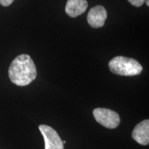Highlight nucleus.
I'll use <instances>...</instances> for the list:
<instances>
[{
  "label": "nucleus",
  "mask_w": 149,
  "mask_h": 149,
  "mask_svg": "<svg viewBox=\"0 0 149 149\" xmlns=\"http://www.w3.org/2000/svg\"><path fill=\"white\" fill-rule=\"evenodd\" d=\"M10 81L19 86L31 84L37 77V69L34 61L29 55L22 54L17 56L8 69Z\"/></svg>",
  "instance_id": "1"
},
{
  "label": "nucleus",
  "mask_w": 149,
  "mask_h": 149,
  "mask_svg": "<svg viewBox=\"0 0 149 149\" xmlns=\"http://www.w3.org/2000/svg\"><path fill=\"white\" fill-rule=\"evenodd\" d=\"M109 69L113 73L122 76H135L142 71L141 65L136 59L117 56L109 61Z\"/></svg>",
  "instance_id": "2"
},
{
  "label": "nucleus",
  "mask_w": 149,
  "mask_h": 149,
  "mask_svg": "<svg viewBox=\"0 0 149 149\" xmlns=\"http://www.w3.org/2000/svg\"><path fill=\"white\" fill-rule=\"evenodd\" d=\"M93 114L99 124L110 129L117 128L120 123V115L112 110L97 108L93 110Z\"/></svg>",
  "instance_id": "3"
},
{
  "label": "nucleus",
  "mask_w": 149,
  "mask_h": 149,
  "mask_svg": "<svg viewBox=\"0 0 149 149\" xmlns=\"http://www.w3.org/2000/svg\"><path fill=\"white\" fill-rule=\"evenodd\" d=\"M39 129L45 141V149H64L63 141L53 128L42 124L39 126Z\"/></svg>",
  "instance_id": "4"
},
{
  "label": "nucleus",
  "mask_w": 149,
  "mask_h": 149,
  "mask_svg": "<svg viewBox=\"0 0 149 149\" xmlns=\"http://www.w3.org/2000/svg\"><path fill=\"white\" fill-rule=\"evenodd\" d=\"M107 18V12L102 6H96L88 12L87 16L88 23L93 28H100L104 25Z\"/></svg>",
  "instance_id": "5"
},
{
  "label": "nucleus",
  "mask_w": 149,
  "mask_h": 149,
  "mask_svg": "<svg viewBox=\"0 0 149 149\" xmlns=\"http://www.w3.org/2000/svg\"><path fill=\"white\" fill-rule=\"evenodd\" d=\"M132 137L141 145H148L149 143V121L145 120L135 126L132 132Z\"/></svg>",
  "instance_id": "6"
},
{
  "label": "nucleus",
  "mask_w": 149,
  "mask_h": 149,
  "mask_svg": "<svg viewBox=\"0 0 149 149\" xmlns=\"http://www.w3.org/2000/svg\"><path fill=\"white\" fill-rule=\"evenodd\" d=\"M88 7L86 0H68L67 1L65 11L66 14L71 17L83 14Z\"/></svg>",
  "instance_id": "7"
},
{
  "label": "nucleus",
  "mask_w": 149,
  "mask_h": 149,
  "mask_svg": "<svg viewBox=\"0 0 149 149\" xmlns=\"http://www.w3.org/2000/svg\"><path fill=\"white\" fill-rule=\"evenodd\" d=\"M132 5L136 7H140L145 2V0H128Z\"/></svg>",
  "instance_id": "8"
},
{
  "label": "nucleus",
  "mask_w": 149,
  "mask_h": 149,
  "mask_svg": "<svg viewBox=\"0 0 149 149\" xmlns=\"http://www.w3.org/2000/svg\"><path fill=\"white\" fill-rule=\"evenodd\" d=\"M14 1V0H0V3L3 6H8Z\"/></svg>",
  "instance_id": "9"
},
{
  "label": "nucleus",
  "mask_w": 149,
  "mask_h": 149,
  "mask_svg": "<svg viewBox=\"0 0 149 149\" xmlns=\"http://www.w3.org/2000/svg\"><path fill=\"white\" fill-rule=\"evenodd\" d=\"M145 1H146V5L148 6H149V4H148V0H145Z\"/></svg>",
  "instance_id": "10"
},
{
  "label": "nucleus",
  "mask_w": 149,
  "mask_h": 149,
  "mask_svg": "<svg viewBox=\"0 0 149 149\" xmlns=\"http://www.w3.org/2000/svg\"><path fill=\"white\" fill-rule=\"evenodd\" d=\"M66 141H63V144H65V143H66Z\"/></svg>",
  "instance_id": "11"
}]
</instances>
